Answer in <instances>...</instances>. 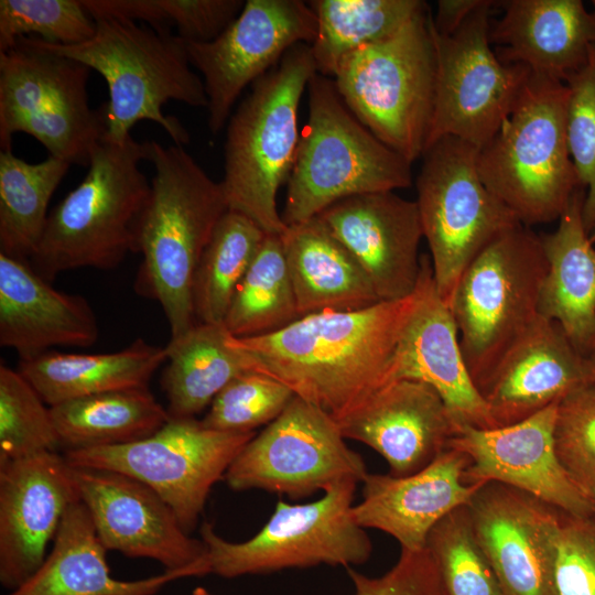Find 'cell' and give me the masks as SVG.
Masks as SVG:
<instances>
[{
	"instance_id": "74e56055",
	"label": "cell",
	"mask_w": 595,
	"mask_h": 595,
	"mask_svg": "<svg viewBox=\"0 0 595 595\" xmlns=\"http://www.w3.org/2000/svg\"><path fill=\"white\" fill-rule=\"evenodd\" d=\"M425 549L447 595H505L476 537L467 505L453 509L431 529Z\"/></svg>"
},
{
	"instance_id": "c3c4849f",
	"label": "cell",
	"mask_w": 595,
	"mask_h": 595,
	"mask_svg": "<svg viewBox=\"0 0 595 595\" xmlns=\"http://www.w3.org/2000/svg\"><path fill=\"white\" fill-rule=\"evenodd\" d=\"M192 595H213L206 588L197 586L193 589Z\"/></svg>"
},
{
	"instance_id": "7dc6e473",
	"label": "cell",
	"mask_w": 595,
	"mask_h": 595,
	"mask_svg": "<svg viewBox=\"0 0 595 595\" xmlns=\"http://www.w3.org/2000/svg\"><path fill=\"white\" fill-rule=\"evenodd\" d=\"M484 0H440L436 13H431L430 21L441 35L454 33L462 23L483 3Z\"/></svg>"
},
{
	"instance_id": "8d00e7d4",
	"label": "cell",
	"mask_w": 595,
	"mask_h": 595,
	"mask_svg": "<svg viewBox=\"0 0 595 595\" xmlns=\"http://www.w3.org/2000/svg\"><path fill=\"white\" fill-rule=\"evenodd\" d=\"M266 232L247 216L227 210L201 257L193 284L197 323H224L235 291L253 261Z\"/></svg>"
},
{
	"instance_id": "d4e9b609",
	"label": "cell",
	"mask_w": 595,
	"mask_h": 595,
	"mask_svg": "<svg viewBox=\"0 0 595 595\" xmlns=\"http://www.w3.org/2000/svg\"><path fill=\"white\" fill-rule=\"evenodd\" d=\"M468 458L453 448L408 476L367 474L363 499L353 506L355 521L394 538L402 550L425 548L431 529L453 509L467 505L482 485H467Z\"/></svg>"
},
{
	"instance_id": "d6a6232c",
	"label": "cell",
	"mask_w": 595,
	"mask_h": 595,
	"mask_svg": "<svg viewBox=\"0 0 595 595\" xmlns=\"http://www.w3.org/2000/svg\"><path fill=\"white\" fill-rule=\"evenodd\" d=\"M50 408L65 451L137 442L170 420L148 387L102 392Z\"/></svg>"
},
{
	"instance_id": "5b68a950",
	"label": "cell",
	"mask_w": 595,
	"mask_h": 595,
	"mask_svg": "<svg viewBox=\"0 0 595 595\" xmlns=\"http://www.w3.org/2000/svg\"><path fill=\"white\" fill-rule=\"evenodd\" d=\"M316 73L311 45L292 46L252 84L227 125L220 184L228 209L247 216L266 234L282 235L288 227L278 212L277 193L294 165L299 107Z\"/></svg>"
},
{
	"instance_id": "7402d4cb",
	"label": "cell",
	"mask_w": 595,
	"mask_h": 595,
	"mask_svg": "<svg viewBox=\"0 0 595 595\" xmlns=\"http://www.w3.org/2000/svg\"><path fill=\"white\" fill-rule=\"evenodd\" d=\"M595 382V368L562 326L539 316L480 391L495 428L523 421Z\"/></svg>"
},
{
	"instance_id": "484cf974",
	"label": "cell",
	"mask_w": 595,
	"mask_h": 595,
	"mask_svg": "<svg viewBox=\"0 0 595 595\" xmlns=\"http://www.w3.org/2000/svg\"><path fill=\"white\" fill-rule=\"evenodd\" d=\"M99 334L85 298L55 290L25 260L0 252V345L29 359L55 346L88 347Z\"/></svg>"
},
{
	"instance_id": "b9f144b4",
	"label": "cell",
	"mask_w": 595,
	"mask_h": 595,
	"mask_svg": "<svg viewBox=\"0 0 595 595\" xmlns=\"http://www.w3.org/2000/svg\"><path fill=\"white\" fill-rule=\"evenodd\" d=\"M294 392L280 381L247 371L234 378L213 400L204 426L230 433H249L275 420L288 407Z\"/></svg>"
},
{
	"instance_id": "d590c367",
	"label": "cell",
	"mask_w": 595,
	"mask_h": 595,
	"mask_svg": "<svg viewBox=\"0 0 595 595\" xmlns=\"http://www.w3.org/2000/svg\"><path fill=\"white\" fill-rule=\"evenodd\" d=\"M301 316L281 235L267 234L224 320L235 337L272 334Z\"/></svg>"
},
{
	"instance_id": "bcb514c9",
	"label": "cell",
	"mask_w": 595,
	"mask_h": 595,
	"mask_svg": "<svg viewBox=\"0 0 595 595\" xmlns=\"http://www.w3.org/2000/svg\"><path fill=\"white\" fill-rule=\"evenodd\" d=\"M353 595H447L435 563L426 549L402 550L397 563L383 575L369 577L346 567Z\"/></svg>"
},
{
	"instance_id": "30bf717a",
	"label": "cell",
	"mask_w": 595,
	"mask_h": 595,
	"mask_svg": "<svg viewBox=\"0 0 595 595\" xmlns=\"http://www.w3.org/2000/svg\"><path fill=\"white\" fill-rule=\"evenodd\" d=\"M85 64L40 46L31 36L0 53V147L11 150L12 136L34 137L68 164H89L106 134L105 107L88 104Z\"/></svg>"
},
{
	"instance_id": "7bdbcfd3",
	"label": "cell",
	"mask_w": 595,
	"mask_h": 595,
	"mask_svg": "<svg viewBox=\"0 0 595 595\" xmlns=\"http://www.w3.org/2000/svg\"><path fill=\"white\" fill-rule=\"evenodd\" d=\"M553 436L565 472L595 506V382L559 402Z\"/></svg>"
},
{
	"instance_id": "9a60e30c",
	"label": "cell",
	"mask_w": 595,
	"mask_h": 595,
	"mask_svg": "<svg viewBox=\"0 0 595 595\" xmlns=\"http://www.w3.org/2000/svg\"><path fill=\"white\" fill-rule=\"evenodd\" d=\"M368 474L337 422L294 396L283 412L242 447L224 480L234 490L262 489L300 499Z\"/></svg>"
},
{
	"instance_id": "60d3db41",
	"label": "cell",
	"mask_w": 595,
	"mask_h": 595,
	"mask_svg": "<svg viewBox=\"0 0 595 595\" xmlns=\"http://www.w3.org/2000/svg\"><path fill=\"white\" fill-rule=\"evenodd\" d=\"M95 32L96 22L80 0H0V53L24 36L75 45Z\"/></svg>"
},
{
	"instance_id": "44dd1931",
	"label": "cell",
	"mask_w": 595,
	"mask_h": 595,
	"mask_svg": "<svg viewBox=\"0 0 595 595\" xmlns=\"http://www.w3.org/2000/svg\"><path fill=\"white\" fill-rule=\"evenodd\" d=\"M317 217L354 256L380 301H397L416 289L423 230L415 201L393 191L339 199Z\"/></svg>"
},
{
	"instance_id": "f1b7e54d",
	"label": "cell",
	"mask_w": 595,
	"mask_h": 595,
	"mask_svg": "<svg viewBox=\"0 0 595 595\" xmlns=\"http://www.w3.org/2000/svg\"><path fill=\"white\" fill-rule=\"evenodd\" d=\"M106 548L100 542L90 513L82 500L65 512L51 552L36 573L6 595H154L192 571H164L137 581L111 576Z\"/></svg>"
},
{
	"instance_id": "ffe728a7",
	"label": "cell",
	"mask_w": 595,
	"mask_h": 595,
	"mask_svg": "<svg viewBox=\"0 0 595 595\" xmlns=\"http://www.w3.org/2000/svg\"><path fill=\"white\" fill-rule=\"evenodd\" d=\"M80 500L57 452L0 463V582L11 591L43 564L67 509Z\"/></svg>"
},
{
	"instance_id": "f907efd6",
	"label": "cell",
	"mask_w": 595,
	"mask_h": 595,
	"mask_svg": "<svg viewBox=\"0 0 595 595\" xmlns=\"http://www.w3.org/2000/svg\"><path fill=\"white\" fill-rule=\"evenodd\" d=\"M589 239H591V242L594 245L595 244V229L591 232Z\"/></svg>"
},
{
	"instance_id": "5bb4252c",
	"label": "cell",
	"mask_w": 595,
	"mask_h": 595,
	"mask_svg": "<svg viewBox=\"0 0 595 595\" xmlns=\"http://www.w3.org/2000/svg\"><path fill=\"white\" fill-rule=\"evenodd\" d=\"M255 432L208 429L195 418L170 420L152 435L128 444L69 450L73 467L113 470L154 489L190 533L197 524L212 487L224 476Z\"/></svg>"
},
{
	"instance_id": "7c38bea8",
	"label": "cell",
	"mask_w": 595,
	"mask_h": 595,
	"mask_svg": "<svg viewBox=\"0 0 595 595\" xmlns=\"http://www.w3.org/2000/svg\"><path fill=\"white\" fill-rule=\"evenodd\" d=\"M356 484L338 483L312 502L278 501L266 524L244 542L225 540L210 523H203L209 573L230 578L320 564L366 563L372 544L353 516Z\"/></svg>"
},
{
	"instance_id": "e575fe53",
	"label": "cell",
	"mask_w": 595,
	"mask_h": 595,
	"mask_svg": "<svg viewBox=\"0 0 595 595\" xmlns=\"http://www.w3.org/2000/svg\"><path fill=\"white\" fill-rule=\"evenodd\" d=\"M68 164L48 156L29 163L12 153H0V252L30 259L48 217L50 199L66 175Z\"/></svg>"
},
{
	"instance_id": "9c48e42d",
	"label": "cell",
	"mask_w": 595,
	"mask_h": 595,
	"mask_svg": "<svg viewBox=\"0 0 595 595\" xmlns=\"http://www.w3.org/2000/svg\"><path fill=\"white\" fill-rule=\"evenodd\" d=\"M429 14L428 8L393 35L349 54L333 77L356 118L411 164L425 150L434 109Z\"/></svg>"
},
{
	"instance_id": "f546056e",
	"label": "cell",
	"mask_w": 595,
	"mask_h": 595,
	"mask_svg": "<svg viewBox=\"0 0 595 595\" xmlns=\"http://www.w3.org/2000/svg\"><path fill=\"white\" fill-rule=\"evenodd\" d=\"M281 237L301 317L381 302L360 264L320 217L288 226Z\"/></svg>"
},
{
	"instance_id": "ba28073f",
	"label": "cell",
	"mask_w": 595,
	"mask_h": 595,
	"mask_svg": "<svg viewBox=\"0 0 595 595\" xmlns=\"http://www.w3.org/2000/svg\"><path fill=\"white\" fill-rule=\"evenodd\" d=\"M547 270L541 237L519 225L493 240L461 277L450 310L479 392L506 353L540 316Z\"/></svg>"
},
{
	"instance_id": "816d5d0a",
	"label": "cell",
	"mask_w": 595,
	"mask_h": 595,
	"mask_svg": "<svg viewBox=\"0 0 595 595\" xmlns=\"http://www.w3.org/2000/svg\"><path fill=\"white\" fill-rule=\"evenodd\" d=\"M592 6H593V8H594L593 11L595 12V0L592 1Z\"/></svg>"
},
{
	"instance_id": "3957f363",
	"label": "cell",
	"mask_w": 595,
	"mask_h": 595,
	"mask_svg": "<svg viewBox=\"0 0 595 595\" xmlns=\"http://www.w3.org/2000/svg\"><path fill=\"white\" fill-rule=\"evenodd\" d=\"M150 141L105 137L94 147L86 176L48 214L31 267L44 279L79 268L113 269L139 252L151 182L140 169Z\"/></svg>"
},
{
	"instance_id": "d6986e66",
	"label": "cell",
	"mask_w": 595,
	"mask_h": 595,
	"mask_svg": "<svg viewBox=\"0 0 595 595\" xmlns=\"http://www.w3.org/2000/svg\"><path fill=\"white\" fill-rule=\"evenodd\" d=\"M467 506L476 537L505 595H559V509L496 482L482 485Z\"/></svg>"
},
{
	"instance_id": "1f68e13d",
	"label": "cell",
	"mask_w": 595,
	"mask_h": 595,
	"mask_svg": "<svg viewBox=\"0 0 595 595\" xmlns=\"http://www.w3.org/2000/svg\"><path fill=\"white\" fill-rule=\"evenodd\" d=\"M224 323H196L165 346L169 364L161 385L173 419L195 418L237 376L253 371L244 354L229 343Z\"/></svg>"
},
{
	"instance_id": "8fae6325",
	"label": "cell",
	"mask_w": 595,
	"mask_h": 595,
	"mask_svg": "<svg viewBox=\"0 0 595 595\" xmlns=\"http://www.w3.org/2000/svg\"><path fill=\"white\" fill-rule=\"evenodd\" d=\"M478 149L443 137L422 154L416 204L436 290L450 307L472 261L501 234L522 225L483 183Z\"/></svg>"
},
{
	"instance_id": "f6af8a7d",
	"label": "cell",
	"mask_w": 595,
	"mask_h": 595,
	"mask_svg": "<svg viewBox=\"0 0 595 595\" xmlns=\"http://www.w3.org/2000/svg\"><path fill=\"white\" fill-rule=\"evenodd\" d=\"M555 583L559 595H595V512L560 510Z\"/></svg>"
},
{
	"instance_id": "681fc988",
	"label": "cell",
	"mask_w": 595,
	"mask_h": 595,
	"mask_svg": "<svg viewBox=\"0 0 595 595\" xmlns=\"http://www.w3.org/2000/svg\"><path fill=\"white\" fill-rule=\"evenodd\" d=\"M589 360L592 361L594 368H595V347L592 349V351L587 356Z\"/></svg>"
},
{
	"instance_id": "6da1fadb",
	"label": "cell",
	"mask_w": 595,
	"mask_h": 595,
	"mask_svg": "<svg viewBox=\"0 0 595 595\" xmlns=\"http://www.w3.org/2000/svg\"><path fill=\"white\" fill-rule=\"evenodd\" d=\"M418 302L381 301L356 311L302 316L272 334L235 337L253 371L267 375L339 422L392 381L393 358Z\"/></svg>"
},
{
	"instance_id": "e0dca14e",
	"label": "cell",
	"mask_w": 595,
	"mask_h": 595,
	"mask_svg": "<svg viewBox=\"0 0 595 595\" xmlns=\"http://www.w3.org/2000/svg\"><path fill=\"white\" fill-rule=\"evenodd\" d=\"M73 472L80 500L107 551L154 560L165 571L209 574L203 540L190 537L154 489L113 470L73 467Z\"/></svg>"
},
{
	"instance_id": "cb8c5ba5",
	"label": "cell",
	"mask_w": 595,
	"mask_h": 595,
	"mask_svg": "<svg viewBox=\"0 0 595 595\" xmlns=\"http://www.w3.org/2000/svg\"><path fill=\"white\" fill-rule=\"evenodd\" d=\"M345 439L378 452L393 476H408L431 464L453 436L456 423L429 385L393 380L337 422Z\"/></svg>"
},
{
	"instance_id": "4dcf8cb0",
	"label": "cell",
	"mask_w": 595,
	"mask_h": 595,
	"mask_svg": "<svg viewBox=\"0 0 595 595\" xmlns=\"http://www.w3.org/2000/svg\"><path fill=\"white\" fill-rule=\"evenodd\" d=\"M166 360L165 347L139 338L113 353L48 350L21 359L18 370L52 407L102 392L148 387L153 374Z\"/></svg>"
},
{
	"instance_id": "52a82bcc",
	"label": "cell",
	"mask_w": 595,
	"mask_h": 595,
	"mask_svg": "<svg viewBox=\"0 0 595 595\" xmlns=\"http://www.w3.org/2000/svg\"><path fill=\"white\" fill-rule=\"evenodd\" d=\"M307 93V123L281 214L286 226L311 219L349 196L411 185V163L356 118L331 77L316 73Z\"/></svg>"
},
{
	"instance_id": "277c9868",
	"label": "cell",
	"mask_w": 595,
	"mask_h": 595,
	"mask_svg": "<svg viewBox=\"0 0 595 595\" xmlns=\"http://www.w3.org/2000/svg\"><path fill=\"white\" fill-rule=\"evenodd\" d=\"M91 39L61 45L31 36L40 46L80 62L106 80L109 100L104 105L105 138L125 142L141 120L160 125L174 144L184 147L190 134L182 122L163 113L169 100L207 108L203 79L192 71L185 43L170 29L136 21L97 18Z\"/></svg>"
},
{
	"instance_id": "7a4b0ae2",
	"label": "cell",
	"mask_w": 595,
	"mask_h": 595,
	"mask_svg": "<svg viewBox=\"0 0 595 595\" xmlns=\"http://www.w3.org/2000/svg\"><path fill=\"white\" fill-rule=\"evenodd\" d=\"M154 176L142 216L136 290L159 302L171 339L197 323L193 284L201 257L228 210L220 182H215L182 145L150 141Z\"/></svg>"
},
{
	"instance_id": "ee69618b",
	"label": "cell",
	"mask_w": 595,
	"mask_h": 595,
	"mask_svg": "<svg viewBox=\"0 0 595 595\" xmlns=\"http://www.w3.org/2000/svg\"><path fill=\"white\" fill-rule=\"evenodd\" d=\"M566 140L569 152L586 195L583 221L586 231L595 229V48L587 65L566 83Z\"/></svg>"
},
{
	"instance_id": "603a6c76",
	"label": "cell",
	"mask_w": 595,
	"mask_h": 595,
	"mask_svg": "<svg viewBox=\"0 0 595 595\" xmlns=\"http://www.w3.org/2000/svg\"><path fill=\"white\" fill-rule=\"evenodd\" d=\"M420 262L418 302L393 358L392 381H422L440 394L456 424L494 429L466 367L452 312L436 290L431 259L422 255Z\"/></svg>"
},
{
	"instance_id": "8992f818",
	"label": "cell",
	"mask_w": 595,
	"mask_h": 595,
	"mask_svg": "<svg viewBox=\"0 0 595 595\" xmlns=\"http://www.w3.org/2000/svg\"><path fill=\"white\" fill-rule=\"evenodd\" d=\"M567 99L565 83L531 72L511 113L478 149L483 183L523 226L559 220L583 187L567 147Z\"/></svg>"
},
{
	"instance_id": "4fadbf2b",
	"label": "cell",
	"mask_w": 595,
	"mask_h": 595,
	"mask_svg": "<svg viewBox=\"0 0 595 595\" xmlns=\"http://www.w3.org/2000/svg\"><path fill=\"white\" fill-rule=\"evenodd\" d=\"M496 3L484 0L450 35L435 32L430 11L436 74L425 149L443 137L484 147L511 113L531 76L527 66L504 63L491 47L490 13Z\"/></svg>"
},
{
	"instance_id": "f35d334b",
	"label": "cell",
	"mask_w": 595,
	"mask_h": 595,
	"mask_svg": "<svg viewBox=\"0 0 595 595\" xmlns=\"http://www.w3.org/2000/svg\"><path fill=\"white\" fill-rule=\"evenodd\" d=\"M93 19L142 21L155 29L176 26L183 40L216 39L241 12L242 0H82Z\"/></svg>"
},
{
	"instance_id": "83f0119b",
	"label": "cell",
	"mask_w": 595,
	"mask_h": 595,
	"mask_svg": "<svg viewBox=\"0 0 595 595\" xmlns=\"http://www.w3.org/2000/svg\"><path fill=\"white\" fill-rule=\"evenodd\" d=\"M585 188H578L556 229L541 235L548 270L539 313L558 322L575 348L588 356L595 347V248L583 221Z\"/></svg>"
},
{
	"instance_id": "4316f807",
	"label": "cell",
	"mask_w": 595,
	"mask_h": 595,
	"mask_svg": "<svg viewBox=\"0 0 595 595\" xmlns=\"http://www.w3.org/2000/svg\"><path fill=\"white\" fill-rule=\"evenodd\" d=\"M502 17L490 25V42L504 63L566 83L595 48V12L581 0L501 1Z\"/></svg>"
},
{
	"instance_id": "2e32d148",
	"label": "cell",
	"mask_w": 595,
	"mask_h": 595,
	"mask_svg": "<svg viewBox=\"0 0 595 595\" xmlns=\"http://www.w3.org/2000/svg\"><path fill=\"white\" fill-rule=\"evenodd\" d=\"M317 20L302 0H247L239 15L214 40H184L188 61L203 75L207 125L225 127L241 91L300 43L312 44Z\"/></svg>"
},
{
	"instance_id": "ac0fdd59",
	"label": "cell",
	"mask_w": 595,
	"mask_h": 595,
	"mask_svg": "<svg viewBox=\"0 0 595 595\" xmlns=\"http://www.w3.org/2000/svg\"><path fill=\"white\" fill-rule=\"evenodd\" d=\"M558 404L500 428L456 424L447 448L468 458L464 482L501 483L570 515L594 513V504L571 479L556 455L553 432Z\"/></svg>"
},
{
	"instance_id": "836d02e7",
	"label": "cell",
	"mask_w": 595,
	"mask_h": 595,
	"mask_svg": "<svg viewBox=\"0 0 595 595\" xmlns=\"http://www.w3.org/2000/svg\"><path fill=\"white\" fill-rule=\"evenodd\" d=\"M317 20L311 51L316 72L334 77L342 61L393 35L429 7L421 0H312Z\"/></svg>"
},
{
	"instance_id": "ab89813d",
	"label": "cell",
	"mask_w": 595,
	"mask_h": 595,
	"mask_svg": "<svg viewBox=\"0 0 595 595\" xmlns=\"http://www.w3.org/2000/svg\"><path fill=\"white\" fill-rule=\"evenodd\" d=\"M62 447L51 408L17 369L0 366V463Z\"/></svg>"
}]
</instances>
